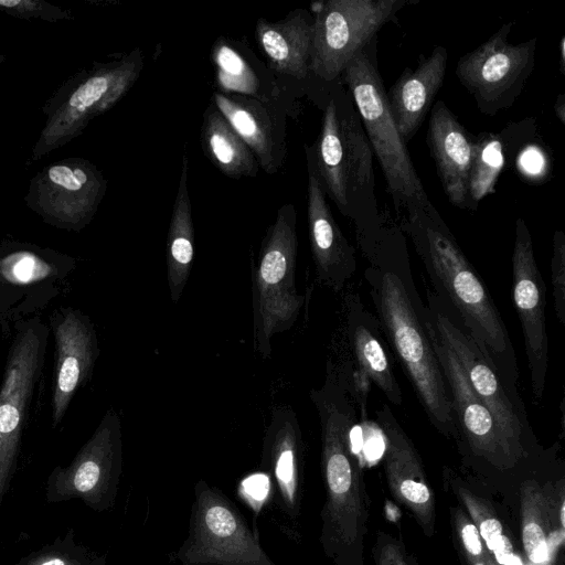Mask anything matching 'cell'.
I'll return each mask as SVG.
<instances>
[{"instance_id": "1", "label": "cell", "mask_w": 565, "mask_h": 565, "mask_svg": "<svg viewBox=\"0 0 565 565\" xmlns=\"http://www.w3.org/2000/svg\"><path fill=\"white\" fill-rule=\"evenodd\" d=\"M367 264L364 279L386 343L430 424L439 434L457 441L449 392L427 331L425 305L413 279L406 241L398 226H393Z\"/></svg>"}, {"instance_id": "2", "label": "cell", "mask_w": 565, "mask_h": 565, "mask_svg": "<svg viewBox=\"0 0 565 565\" xmlns=\"http://www.w3.org/2000/svg\"><path fill=\"white\" fill-rule=\"evenodd\" d=\"M310 398L320 423L326 490L319 541L333 565H365L370 498L352 438L358 412L330 358L324 382L310 391Z\"/></svg>"}, {"instance_id": "3", "label": "cell", "mask_w": 565, "mask_h": 565, "mask_svg": "<svg viewBox=\"0 0 565 565\" xmlns=\"http://www.w3.org/2000/svg\"><path fill=\"white\" fill-rule=\"evenodd\" d=\"M402 228L411 238L434 292L482 345L507 382L518 388L514 349L486 282L428 198L408 204Z\"/></svg>"}, {"instance_id": "4", "label": "cell", "mask_w": 565, "mask_h": 565, "mask_svg": "<svg viewBox=\"0 0 565 565\" xmlns=\"http://www.w3.org/2000/svg\"><path fill=\"white\" fill-rule=\"evenodd\" d=\"M329 88L321 130L309 150L326 196L353 223L356 242L369 260L393 222L377 207L374 153L352 97L340 81Z\"/></svg>"}, {"instance_id": "5", "label": "cell", "mask_w": 565, "mask_h": 565, "mask_svg": "<svg viewBox=\"0 0 565 565\" xmlns=\"http://www.w3.org/2000/svg\"><path fill=\"white\" fill-rule=\"evenodd\" d=\"M340 82L349 90L383 171L395 211L428 198L391 115L377 62V36L347 65Z\"/></svg>"}, {"instance_id": "6", "label": "cell", "mask_w": 565, "mask_h": 565, "mask_svg": "<svg viewBox=\"0 0 565 565\" xmlns=\"http://www.w3.org/2000/svg\"><path fill=\"white\" fill-rule=\"evenodd\" d=\"M143 66L135 49L110 62H94L70 76L44 103L46 119L32 148L31 161L66 145L83 134L97 116L113 108L134 86Z\"/></svg>"}, {"instance_id": "7", "label": "cell", "mask_w": 565, "mask_h": 565, "mask_svg": "<svg viewBox=\"0 0 565 565\" xmlns=\"http://www.w3.org/2000/svg\"><path fill=\"white\" fill-rule=\"evenodd\" d=\"M297 212L285 203L262 242L252 276L253 340L263 359L271 354V339L288 331L305 303L296 286Z\"/></svg>"}, {"instance_id": "8", "label": "cell", "mask_w": 565, "mask_h": 565, "mask_svg": "<svg viewBox=\"0 0 565 565\" xmlns=\"http://www.w3.org/2000/svg\"><path fill=\"white\" fill-rule=\"evenodd\" d=\"M426 299L434 326L458 358L472 391L491 412L519 459L527 462L539 452V443L518 388L507 382L487 350L440 297L427 289Z\"/></svg>"}, {"instance_id": "9", "label": "cell", "mask_w": 565, "mask_h": 565, "mask_svg": "<svg viewBox=\"0 0 565 565\" xmlns=\"http://www.w3.org/2000/svg\"><path fill=\"white\" fill-rule=\"evenodd\" d=\"M174 561L180 565H277L236 504L204 479L194 484L188 535Z\"/></svg>"}, {"instance_id": "10", "label": "cell", "mask_w": 565, "mask_h": 565, "mask_svg": "<svg viewBox=\"0 0 565 565\" xmlns=\"http://www.w3.org/2000/svg\"><path fill=\"white\" fill-rule=\"evenodd\" d=\"M0 385V508L17 471L22 433L40 382L50 327L40 317L18 322Z\"/></svg>"}, {"instance_id": "11", "label": "cell", "mask_w": 565, "mask_h": 565, "mask_svg": "<svg viewBox=\"0 0 565 565\" xmlns=\"http://www.w3.org/2000/svg\"><path fill=\"white\" fill-rule=\"evenodd\" d=\"M75 258L20 241L0 243V328L3 333L45 310L68 287Z\"/></svg>"}, {"instance_id": "12", "label": "cell", "mask_w": 565, "mask_h": 565, "mask_svg": "<svg viewBox=\"0 0 565 565\" xmlns=\"http://www.w3.org/2000/svg\"><path fill=\"white\" fill-rule=\"evenodd\" d=\"M409 0H328L317 2L313 17L310 74L330 86L349 62Z\"/></svg>"}, {"instance_id": "13", "label": "cell", "mask_w": 565, "mask_h": 565, "mask_svg": "<svg viewBox=\"0 0 565 565\" xmlns=\"http://www.w3.org/2000/svg\"><path fill=\"white\" fill-rule=\"evenodd\" d=\"M425 319L449 392L459 451L468 461L491 471L519 468L525 462L515 455L491 412L472 391L458 358L438 333L426 306Z\"/></svg>"}, {"instance_id": "14", "label": "cell", "mask_w": 565, "mask_h": 565, "mask_svg": "<svg viewBox=\"0 0 565 565\" xmlns=\"http://www.w3.org/2000/svg\"><path fill=\"white\" fill-rule=\"evenodd\" d=\"M121 473V423L110 408L71 463L50 472L45 499L49 503L79 499L93 511L105 512L116 502Z\"/></svg>"}, {"instance_id": "15", "label": "cell", "mask_w": 565, "mask_h": 565, "mask_svg": "<svg viewBox=\"0 0 565 565\" xmlns=\"http://www.w3.org/2000/svg\"><path fill=\"white\" fill-rule=\"evenodd\" d=\"M513 23L499 28L486 42L461 56L455 73L483 115L510 108L521 95L535 64L536 38L511 44Z\"/></svg>"}, {"instance_id": "16", "label": "cell", "mask_w": 565, "mask_h": 565, "mask_svg": "<svg viewBox=\"0 0 565 565\" xmlns=\"http://www.w3.org/2000/svg\"><path fill=\"white\" fill-rule=\"evenodd\" d=\"M107 180L84 158H64L49 163L30 181L26 206L60 230L79 232L95 216Z\"/></svg>"}, {"instance_id": "17", "label": "cell", "mask_w": 565, "mask_h": 565, "mask_svg": "<svg viewBox=\"0 0 565 565\" xmlns=\"http://www.w3.org/2000/svg\"><path fill=\"white\" fill-rule=\"evenodd\" d=\"M546 288L536 264L531 232L525 221L515 222L512 252V298L524 339L530 384L535 404L543 397L548 370Z\"/></svg>"}, {"instance_id": "18", "label": "cell", "mask_w": 565, "mask_h": 565, "mask_svg": "<svg viewBox=\"0 0 565 565\" xmlns=\"http://www.w3.org/2000/svg\"><path fill=\"white\" fill-rule=\"evenodd\" d=\"M375 423L383 435V467L394 500L414 518L424 535L436 530V500L422 458L387 404L375 411Z\"/></svg>"}, {"instance_id": "19", "label": "cell", "mask_w": 565, "mask_h": 565, "mask_svg": "<svg viewBox=\"0 0 565 565\" xmlns=\"http://www.w3.org/2000/svg\"><path fill=\"white\" fill-rule=\"evenodd\" d=\"M49 320L55 343L51 411L52 426L56 427L76 392L89 382L99 345L95 326L82 310L61 306Z\"/></svg>"}, {"instance_id": "20", "label": "cell", "mask_w": 565, "mask_h": 565, "mask_svg": "<svg viewBox=\"0 0 565 565\" xmlns=\"http://www.w3.org/2000/svg\"><path fill=\"white\" fill-rule=\"evenodd\" d=\"M308 171V230L317 280L334 292L352 280L358 263L354 247L335 222L317 175L311 153L305 146Z\"/></svg>"}, {"instance_id": "21", "label": "cell", "mask_w": 565, "mask_h": 565, "mask_svg": "<svg viewBox=\"0 0 565 565\" xmlns=\"http://www.w3.org/2000/svg\"><path fill=\"white\" fill-rule=\"evenodd\" d=\"M349 286L343 290L341 302V348L390 403L401 405L402 390L384 347L379 319L369 310L360 292Z\"/></svg>"}, {"instance_id": "22", "label": "cell", "mask_w": 565, "mask_h": 565, "mask_svg": "<svg viewBox=\"0 0 565 565\" xmlns=\"http://www.w3.org/2000/svg\"><path fill=\"white\" fill-rule=\"evenodd\" d=\"M303 455L296 412L290 406L274 407L263 439L260 468L271 478L278 507L294 521L301 509Z\"/></svg>"}, {"instance_id": "23", "label": "cell", "mask_w": 565, "mask_h": 565, "mask_svg": "<svg viewBox=\"0 0 565 565\" xmlns=\"http://www.w3.org/2000/svg\"><path fill=\"white\" fill-rule=\"evenodd\" d=\"M426 140L449 203L470 210L468 193L476 137L461 125L445 102L438 100L430 111Z\"/></svg>"}, {"instance_id": "24", "label": "cell", "mask_w": 565, "mask_h": 565, "mask_svg": "<svg viewBox=\"0 0 565 565\" xmlns=\"http://www.w3.org/2000/svg\"><path fill=\"white\" fill-rule=\"evenodd\" d=\"M565 500L561 486L526 479L520 488L521 539L525 565H555L565 539Z\"/></svg>"}, {"instance_id": "25", "label": "cell", "mask_w": 565, "mask_h": 565, "mask_svg": "<svg viewBox=\"0 0 565 565\" xmlns=\"http://www.w3.org/2000/svg\"><path fill=\"white\" fill-rule=\"evenodd\" d=\"M447 58V50L440 45L428 56L419 55L416 68L406 67L386 92L391 115L406 145L418 131L444 83Z\"/></svg>"}, {"instance_id": "26", "label": "cell", "mask_w": 565, "mask_h": 565, "mask_svg": "<svg viewBox=\"0 0 565 565\" xmlns=\"http://www.w3.org/2000/svg\"><path fill=\"white\" fill-rule=\"evenodd\" d=\"M212 102L252 150L259 168L268 174L277 172L286 152L277 116L249 96L216 92Z\"/></svg>"}, {"instance_id": "27", "label": "cell", "mask_w": 565, "mask_h": 565, "mask_svg": "<svg viewBox=\"0 0 565 565\" xmlns=\"http://www.w3.org/2000/svg\"><path fill=\"white\" fill-rule=\"evenodd\" d=\"M313 18L305 9L290 12L279 22L258 19L256 40L269 65L297 79L310 75Z\"/></svg>"}, {"instance_id": "28", "label": "cell", "mask_w": 565, "mask_h": 565, "mask_svg": "<svg viewBox=\"0 0 565 565\" xmlns=\"http://www.w3.org/2000/svg\"><path fill=\"white\" fill-rule=\"evenodd\" d=\"M534 136V119L526 118L510 122L500 132H482L476 137L468 193L470 211H476L480 200L495 191L494 185L507 161Z\"/></svg>"}, {"instance_id": "29", "label": "cell", "mask_w": 565, "mask_h": 565, "mask_svg": "<svg viewBox=\"0 0 565 565\" xmlns=\"http://www.w3.org/2000/svg\"><path fill=\"white\" fill-rule=\"evenodd\" d=\"M188 177L189 159L183 156L167 237V277L170 298L173 303H177L183 294L194 257V227Z\"/></svg>"}, {"instance_id": "30", "label": "cell", "mask_w": 565, "mask_h": 565, "mask_svg": "<svg viewBox=\"0 0 565 565\" xmlns=\"http://www.w3.org/2000/svg\"><path fill=\"white\" fill-rule=\"evenodd\" d=\"M444 479L446 487L470 516L498 565H522L511 534L493 505L477 494L452 469L445 468Z\"/></svg>"}, {"instance_id": "31", "label": "cell", "mask_w": 565, "mask_h": 565, "mask_svg": "<svg viewBox=\"0 0 565 565\" xmlns=\"http://www.w3.org/2000/svg\"><path fill=\"white\" fill-rule=\"evenodd\" d=\"M201 141L206 157L225 175L239 179L257 174L254 153L213 104L204 113Z\"/></svg>"}, {"instance_id": "32", "label": "cell", "mask_w": 565, "mask_h": 565, "mask_svg": "<svg viewBox=\"0 0 565 565\" xmlns=\"http://www.w3.org/2000/svg\"><path fill=\"white\" fill-rule=\"evenodd\" d=\"M216 84L225 94L260 98V81L250 64L224 39L212 49Z\"/></svg>"}, {"instance_id": "33", "label": "cell", "mask_w": 565, "mask_h": 565, "mask_svg": "<svg viewBox=\"0 0 565 565\" xmlns=\"http://www.w3.org/2000/svg\"><path fill=\"white\" fill-rule=\"evenodd\" d=\"M15 565H106V556L76 542L75 532L64 535L23 556Z\"/></svg>"}, {"instance_id": "34", "label": "cell", "mask_w": 565, "mask_h": 565, "mask_svg": "<svg viewBox=\"0 0 565 565\" xmlns=\"http://www.w3.org/2000/svg\"><path fill=\"white\" fill-rule=\"evenodd\" d=\"M454 541L465 565H498L466 510L450 508Z\"/></svg>"}, {"instance_id": "35", "label": "cell", "mask_w": 565, "mask_h": 565, "mask_svg": "<svg viewBox=\"0 0 565 565\" xmlns=\"http://www.w3.org/2000/svg\"><path fill=\"white\" fill-rule=\"evenodd\" d=\"M0 11L18 19H41L46 22L75 19L70 10L43 0H0Z\"/></svg>"}, {"instance_id": "36", "label": "cell", "mask_w": 565, "mask_h": 565, "mask_svg": "<svg viewBox=\"0 0 565 565\" xmlns=\"http://www.w3.org/2000/svg\"><path fill=\"white\" fill-rule=\"evenodd\" d=\"M551 284L556 317L565 323V234L557 230L553 234L551 258Z\"/></svg>"}, {"instance_id": "37", "label": "cell", "mask_w": 565, "mask_h": 565, "mask_svg": "<svg viewBox=\"0 0 565 565\" xmlns=\"http://www.w3.org/2000/svg\"><path fill=\"white\" fill-rule=\"evenodd\" d=\"M371 552L375 565H414L404 543L382 530L376 532Z\"/></svg>"}, {"instance_id": "38", "label": "cell", "mask_w": 565, "mask_h": 565, "mask_svg": "<svg viewBox=\"0 0 565 565\" xmlns=\"http://www.w3.org/2000/svg\"><path fill=\"white\" fill-rule=\"evenodd\" d=\"M554 111L561 124L565 125V95L559 94L554 104Z\"/></svg>"}, {"instance_id": "39", "label": "cell", "mask_w": 565, "mask_h": 565, "mask_svg": "<svg viewBox=\"0 0 565 565\" xmlns=\"http://www.w3.org/2000/svg\"><path fill=\"white\" fill-rule=\"evenodd\" d=\"M559 68L562 74L565 73V36L561 38L559 41Z\"/></svg>"}, {"instance_id": "40", "label": "cell", "mask_w": 565, "mask_h": 565, "mask_svg": "<svg viewBox=\"0 0 565 565\" xmlns=\"http://www.w3.org/2000/svg\"><path fill=\"white\" fill-rule=\"evenodd\" d=\"M4 58L6 56L2 53H0V64L3 63Z\"/></svg>"}]
</instances>
